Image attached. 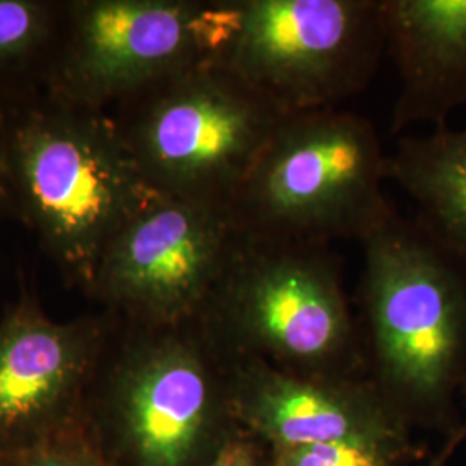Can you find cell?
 I'll return each instance as SVG.
<instances>
[{
	"label": "cell",
	"instance_id": "19",
	"mask_svg": "<svg viewBox=\"0 0 466 466\" xmlns=\"http://www.w3.org/2000/svg\"><path fill=\"white\" fill-rule=\"evenodd\" d=\"M466 439V421L456 431V432L452 433L450 437V441H448V444L441 450L439 452V456L435 458V461H433L431 466H442L446 461H448V458H450L451 454L454 452V450L463 442Z\"/></svg>",
	"mask_w": 466,
	"mask_h": 466
},
{
	"label": "cell",
	"instance_id": "18",
	"mask_svg": "<svg viewBox=\"0 0 466 466\" xmlns=\"http://www.w3.org/2000/svg\"><path fill=\"white\" fill-rule=\"evenodd\" d=\"M16 211L11 173V128L0 113V213Z\"/></svg>",
	"mask_w": 466,
	"mask_h": 466
},
{
	"label": "cell",
	"instance_id": "6",
	"mask_svg": "<svg viewBox=\"0 0 466 466\" xmlns=\"http://www.w3.org/2000/svg\"><path fill=\"white\" fill-rule=\"evenodd\" d=\"M383 0H218L209 59L285 115L337 109L375 78Z\"/></svg>",
	"mask_w": 466,
	"mask_h": 466
},
{
	"label": "cell",
	"instance_id": "13",
	"mask_svg": "<svg viewBox=\"0 0 466 466\" xmlns=\"http://www.w3.org/2000/svg\"><path fill=\"white\" fill-rule=\"evenodd\" d=\"M387 180L415 202L417 219L466 256V128L402 137L387 156Z\"/></svg>",
	"mask_w": 466,
	"mask_h": 466
},
{
	"label": "cell",
	"instance_id": "11",
	"mask_svg": "<svg viewBox=\"0 0 466 466\" xmlns=\"http://www.w3.org/2000/svg\"><path fill=\"white\" fill-rule=\"evenodd\" d=\"M102 348L97 319L52 321L23 299L0 321V450L54 435L82 396Z\"/></svg>",
	"mask_w": 466,
	"mask_h": 466
},
{
	"label": "cell",
	"instance_id": "17",
	"mask_svg": "<svg viewBox=\"0 0 466 466\" xmlns=\"http://www.w3.org/2000/svg\"><path fill=\"white\" fill-rule=\"evenodd\" d=\"M202 466H269L261 441L237 427Z\"/></svg>",
	"mask_w": 466,
	"mask_h": 466
},
{
	"label": "cell",
	"instance_id": "10",
	"mask_svg": "<svg viewBox=\"0 0 466 466\" xmlns=\"http://www.w3.org/2000/svg\"><path fill=\"white\" fill-rule=\"evenodd\" d=\"M223 358L233 421L271 450L406 433L404 417L367 377H304Z\"/></svg>",
	"mask_w": 466,
	"mask_h": 466
},
{
	"label": "cell",
	"instance_id": "5",
	"mask_svg": "<svg viewBox=\"0 0 466 466\" xmlns=\"http://www.w3.org/2000/svg\"><path fill=\"white\" fill-rule=\"evenodd\" d=\"M121 104L117 127L150 190L227 209L289 116L215 59L169 75Z\"/></svg>",
	"mask_w": 466,
	"mask_h": 466
},
{
	"label": "cell",
	"instance_id": "9",
	"mask_svg": "<svg viewBox=\"0 0 466 466\" xmlns=\"http://www.w3.org/2000/svg\"><path fill=\"white\" fill-rule=\"evenodd\" d=\"M213 2L86 0L71 4L56 97L100 109L209 59Z\"/></svg>",
	"mask_w": 466,
	"mask_h": 466
},
{
	"label": "cell",
	"instance_id": "12",
	"mask_svg": "<svg viewBox=\"0 0 466 466\" xmlns=\"http://www.w3.org/2000/svg\"><path fill=\"white\" fill-rule=\"evenodd\" d=\"M383 19L400 76L390 132L448 127L466 106V0H383Z\"/></svg>",
	"mask_w": 466,
	"mask_h": 466
},
{
	"label": "cell",
	"instance_id": "4",
	"mask_svg": "<svg viewBox=\"0 0 466 466\" xmlns=\"http://www.w3.org/2000/svg\"><path fill=\"white\" fill-rule=\"evenodd\" d=\"M387 156L373 123L340 109L289 115L232 204L244 235L327 244L363 242L396 215L383 194Z\"/></svg>",
	"mask_w": 466,
	"mask_h": 466
},
{
	"label": "cell",
	"instance_id": "14",
	"mask_svg": "<svg viewBox=\"0 0 466 466\" xmlns=\"http://www.w3.org/2000/svg\"><path fill=\"white\" fill-rule=\"evenodd\" d=\"M413 452L408 435L400 433L271 450L269 466H400Z\"/></svg>",
	"mask_w": 466,
	"mask_h": 466
},
{
	"label": "cell",
	"instance_id": "8",
	"mask_svg": "<svg viewBox=\"0 0 466 466\" xmlns=\"http://www.w3.org/2000/svg\"><path fill=\"white\" fill-rule=\"evenodd\" d=\"M237 235L227 208L154 196L107 246L90 287L135 325L199 319Z\"/></svg>",
	"mask_w": 466,
	"mask_h": 466
},
{
	"label": "cell",
	"instance_id": "16",
	"mask_svg": "<svg viewBox=\"0 0 466 466\" xmlns=\"http://www.w3.org/2000/svg\"><path fill=\"white\" fill-rule=\"evenodd\" d=\"M9 466H111L88 446L49 437L28 450L13 454Z\"/></svg>",
	"mask_w": 466,
	"mask_h": 466
},
{
	"label": "cell",
	"instance_id": "2",
	"mask_svg": "<svg viewBox=\"0 0 466 466\" xmlns=\"http://www.w3.org/2000/svg\"><path fill=\"white\" fill-rule=\"evenodd\" d=\"M199 319L227 358H254L304 377H363L342 263L327 244L238 232Z\"/></svg>",
	"mask_w": 466,
	"mask_h": 466
},
{
	"label": "cell",
	"instance_id": "3",
	"mask_svg": "<svg viewBox=\"0 0 466 466\" xmlns=\"http://www.w3.org/2000/svg\"><path fill=\"white\" fill-rule=\"evenodd\" d=\"M11 173L16 213L86 287L117 232L156 196L116 119L57 97L11 128Z\"/></svg>",
	"mask_w": 466,
	"mask_h": 466
},
{
	"label": "cell",
	"instance_id": "15",
	"mask_svg": "<svg viewBox=\"0 0 466 466\" xmlns=\"http://www.w3.org/2000/svg\"><path fill=\"white\" fill-rule=\"evenodd\" d=\"M50 9L32 0H0V65L30 56L49 36Z\"/></svg>",
	"mask_w": 466,
	"mask_h": 466
},
{
	"label": "cell",
	"instance_id": "7",
	"mask_svg": "<svg viewBox=\"0 0 466 466\" xmlns=\"http://www.w3.org/2000/svg\"><path fill=\"white\" fill-rule=\"evenodd\" d=\"M109 375L127 466H202L232 432L227 361L200 319L135 325Z\"/></svg>",
	"mask_w": 466,
	"mask_h": 466
},
{
	"label": "cell",
	"instance_id": "1",
	"mask_svg": "<svg viewBox=\"0 0 466 466\" xmlns=\"http://www.w3.org/2000/svg\"><path fill=\"white\" fill-rule=\"evenodd\" d=\"M363 356L402 417L442 418L466 380V256L396 211L361 242Z\"/></svg>",
	"mask_w": 466,
	"mask_h": 466
}]
</instances>
